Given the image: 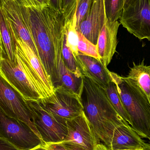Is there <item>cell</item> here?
Listing matches in <instances>:
<instances>
[{
	"mask_svg": "<svg viewBox=\"0 0 150 150\" xmlns=\"http://www.w3.org/2000/svg\"><path fill=\"white\" fill-rule=\"evenodd\" d=\"M36 1H38L39 2L41 3L42 4L48 3L46 0H36Z\"/></svg>",
	"mask_w": 150,
	"mask_h": 150,
	"instance_id": "obj_32",
	"label": "cell"
},
{
	"mask_svg": "<svg viewBox=\"0 0 150 150\" xmlns=\"http://www.w3.org/2000/svg\"><path fill=\"white\" fill-rule=\"evenodd\" d=\"M104 2L108 21L114 22L120 19L123 12L124 0H104Z\"/></svg>",
	"mask_w": 150,
	"mask_h": 150,
	"instance_id": "obj_23",
	"label": "cell"
},
{
	"mask_svg": "<svg viewBox=\"0 0 150 150\" xmlns=\"http://www.w3.org/2000/svg\"><path fill=\"white\" fill-rule=\"evenodd\" d=\"M0 1V11L8 19L15 34L18 38L26 43L38 56L36 46L24 21L18 0Z\"/></svg>",
	"mask_w": 150,
	"mask_h": 150,
	"instance_id": "obj_12",
	"label": "cell"
},
{
	"mask_svg": "<svg viewBox=\"0 0 150 150\" xmlns=\"http://www.w3.org/2000/svg\"><path fill=\"white\" fill-rule=\"evenodd\" d=\"M45 145L46 150H86L76 144L63 142L45 144Z\"/></svg>",
	"mask_w": 150,
	"mask_h": 150,
	"instance_id": "obj_27",
	"label": "cell"
},
{
	"mask_svg": "<svg viewBox=\"0 0 150 150\" xmlns=\"http://www.w3.org/2000/svg\"><path fill=\"white\" fill-rule=\"evenodd\" d=\"M146 143L130 126L123 125L114 133L110 150L140 149L145 148Z\"/></svg>",
	"mask_w": 150,
	"mask_h": 150,
	"instance_id": "obj_16",
	"label": "cell"
},
{
	"mask_svg": "<svg viewBox=\"0 0 150 150\" xmlns=\"http://www.w3.org/2000/svg\"><path fill=\"white\" fill-rule=\"evenodd\" d=\"M47 2L48 3V0H46Z\"/></svg>",
	"mask_w": 150,
	"mask_h": 150,
	"instance_id": "obj_37",
	"label": "cell"
},
{
	"mask_svg": "<svg viewBox=\"0 0 150 150\" xmlns=\"http://www.w3.org/2000/svg\"><path fill=\"white\" fill-rule=\"evenodd\" d=\"M130 68L128 75L123 79L139 92L150 104V65H144V60L141 64Z\"/></svg>",
	"mask_w": 150,
	"mask_h": 150,
	"instance_id": "obj_17",
	"label": "cell"
},
{
	"mask_svg": "<svg viewBox=\"0 0 150 150\" xmlns=\"http://www.w3.org/2000/svg\"><path fill=\"white\" fill-rule=\"evenodd\" d=\"M68 134L63 142L76 144L86 150H94L101 143L85 114L67 120Z\"/></svg>",
	"mask_w": 150,
	"mask_h": 150,
	"instance_id": "obj_11",
	"label": "cell"
},
{
	"mask_svg": "<svg viewBox=\"0 0 150 150\" xmlns=\"http://www.w3.org/2000/svg\"><path fill=\"white\" fill-rule=\"evenodd\" d=\"M7 20L11 33L14 50L18 54L44 98L50 96L54 92L55 87L45 71L40 60L26 43L17 37L10 24Z\"/></svg>",
	"mask_w": 150,
	"mask_h": 150,
	"instance_id": "obj_6",
	"label": "cell"
},
{
	"mask_svg": "<svg viewBox=\"0 0 150 150\" xmlns=\"http://www.w3.org/2000/svg\"><path fill=\"white\" fill-rule=\"evenodd\" d=\"M40 100L53 114L66 120L76 118L84 112L81 97L60 86L55 87L52 95Z\"/></svg>",
	"mask_w": 150,
	"mask_h": 150,
	"instance_id": "obj_8",
	"label": "cell"
},
{
	"mask_svg": "<svg viewBox=\"0 0 150 150\" xmlns=\"http://www.w3.org/2000/svg\"><path fill=\"white\" fill-rule=\"evenodd\" d=\"M0 136L5 137L20 150L34 149L43 141L26 124L10 118L0 111Z\"/></svg>",
	"mask_w": 150,
	"mask_h": 150,
	"instance_id": "obj_10",
	"label": "cell"
},
{
	"mask_svg": "<svg viewBox=\"0 0 150 150\" xmlns=\"http://www.w3.org/2000/svg\"><path fill=\"white\" fill-rule=\"evenodd\" d=\"M76 14L72 20L65 23V37L67 45L71 49L75 57L79 54L78 49V35L76 29Z\"/></svg>",
	"mask_w": 150,
	"mask_h": 150,
	"instance_id": "obj_21",
	"label": "cell"
},
{
	"mask_svg": "<svg viewBox=\"0 0 150 150\" xmlns=\"http://www.w3.org/2000/svg\"><path fill=\"white\" fill-rule=\"evenodd\" d=\"M1 32V55L6 57L11 62L15 59V51L8 21L0 11Z\"/></svg>",
	"mask_w": 150,
	"mask_h": 150,
	"instance_id": "obj_19",
	"label": "cell"
},
{
	"mask_svg": "<svg viewBox=\"0 0 150 150\" xmlns=\"http://www.w3.org/2000/svg\"><path fill=\"white\" fill-rule=\"evenodd\" d=\"M38 57L55 87L60 85L59 65L65 36L63 11L36 0H18Z\"/></svg>",
	"mask_w": 150,
	"mask_h": 150,
	"instance_id": "obj_1",
	"label": "cell"
},
{
	"mask_svg": "<svg viewBox=\"0 0 150 150\" xmlns=\"http://www.w3.org/2000/svg\"><path fill=\"white\" fill-rule=\"evenodd\" d=\"M15 59L11 61L1 55L0 75L26 100L43 98L38 87L27 71L18 53L15 51Z\"/></svg>",
	"mask_w": 150,
	"mask_h": 150,
	"instance_id": "obj_4",
	"label": "cell"
},
{
	"mask_svg": "<svg viewBox=\"0 0 150 150\" xmlns=\"http://www.w3.org/2000/svg\"><path fill=\"white\" fill-rule=\"evenodd\" d=\"M59 86L81 97L83 89L84 77H78L70 71L65 66L63 59L59 63Z\"/></svg>",
	"mask_w": 150,
	"mask_h": 150,
	"instance_id": "obj_18",
	"label": "cell"
},
{
	"mask_svg": "<svg viewBox=\"0 0 150 150\" xmlns=\"http://www.w3.org/2000/svg\"><path fill=\"white\" fill-rule=\"evenodd\" d=\"M80 70L87 77L105 90L113 79V72H110L100 60L79 52L76 56Z\"/></svg>",
	"mask_w": 150,
	"mask_h": 150,
	"instance_id": "obj_14",
	"label": "cell"
},
{
	"mask_svg": "<svg viewBox=\"0 0 150 150\" xmlns=\"http://www.w3.org/2000/svg\"><path fill=\"white\" fill-rule=\"evenodd\" d=\"M105 91L114 109L123 120L131 127L132 122L131 118L125 108L121 98L118 93L116 83L113 79Z\"/></svg>",
	"mask_w": 150,
	"mask_h": 150,
	"instance_id": "obj_20",
	"label": "cell"
},
{
	"mask_svg": "<svg viewBox=\"0 0 150 150\" xmlns=\"http://www.w3.org/2000/svg\"><path fill=\"white\" fill-rule=\"evenodd\" d=\"M62 56L65 66L70 71L78 77H83L84 76L80 70L76 58L74 55L71 49L67 45L65 36L63 46Z\"/></svg>",
	"mask_w": 150,
	"mask_h": 150,
	"instance_id": "obj_22",
	"label": "cell"
},
{
	"mask_svg": "<svg viewBox=\"0 0 150 150\" xmlns=\"http://www.w3.org/2000/svg\"><path fill=\"white\" fill-rule=\"evenodd\" d=\"M0 111L6 116L26 124L42 141L26 100L1 77L0 79Z\"/></svg>",
	"mask_w": 150,
	"mask_h": 150,
	"instance_id": "obj_9",
	"label": "cell"
},
{
	"mask_svg": "<svg viewBox=\"0 0 150 150\" xmlns=\"http://www.w3.org/2000/svg\"><path fill=\"white\" fill-rule=\"evenodd\" d=\"M120 24L119 20L110 22L107 18L99 36L97 45L98 52L100 61L106 67L111 63L116 52L117 33Z\"/></svg>",
	"mask_w": 150,
	"mask_h": 150,
	"instance_id": "obj_15",
	"label": "cell"
},
{
	"mask_svg": "<svg viewBox=\"0 0 150 150\" xmlns=\"http://www.w3.org/2000/svg\"><path fill=\"white\" fill-rule=\"evenodd\" d=\"M145 149L147 150H150V145L149 143H147V145L145 147Z\"/></svg>",
	"mask_w": 150,
	"mask_h": 150,
	"instance_id": "obj_34",
	"label": "cell"
},
{
	"mask_svg": "<svg viewBox=\"0 0 150 150\" xmlns=\"http://www.w3.org/2000/svg\"><path fill=\"white\" fill-rule=\"evenodd\" d=\"M48 4L54 8L63 11V0H48Z\"/></svg>",
	"mask_w": 150,
	"mask_h": 150,
	"instance_id": "obj_29",
	"label": "cell"
},
{
	"mask_svg": "<svg viewBox=\"0 0 150 150\" xmlns=\"http://www.w3.org/2000/svg\"><path fill=\"white\" fill-rule=\"evenodd\" d=\"M77 0H63V11L65 23L72 20L76 14Z\"/></svg>",
	"mask_w": 150,
	"mask_h": 150,
	"instance_id": "obj_26",
	"label": "cell"
},
{
	"mask_svg": "<svg viewBox=\"0 0 150 150\" xmlns=\"http://www.w3.org/2000/svg\"><path fill=\"white\" fill-rule=\"evenodd\" d=\"M113 79L125 108L131 118V127L142 138L150 141V104L122 76L113 73Z\"/></svg>",
	"mask_w": 150,
	"mask_h": 150,
	"instance_id": "obj_3",
	"label": "cell"
},
{
	"mask_svg": "<svg viewBox=\"0 0 150 150\" xmlns=\"http://www.w3.org/2000/svg\"><path fill=\"white\" fill-rule=\"evenodd\" d=\"M81 97L84 112L95 134L109 148L114 131L120 126L130 125L114 109L105 89L87 77L84 76Z\"/></svg>",
	"mask_w": 150,
	"mask_h": 150,
	"instance_id": "obj_2",
	"label": "cell"
},
{
	"mask_svg": "<svg viewBox=\"0 0 150 150\" xmlns=\"http://www.w3.org/2000/svg\"><path fill=\"white\" fill-rule=\"evenodd\" d=\"M26 102L44 144L63 142L68 134L67 120L54 115L40 100Z\"/></svg>",
	"mask_w": 150,
	"mask_h": 150,
	"instance_id": "obj_5",
	"label": "cell"
},
{
	"mask_svg": "<svg viewBox=\"0 0 150 150\" xmlns=\"http://www.w3.org/2000/svg\"><path fill=\"white\" fill-rule=\"evenodd\" d=\"M120 23L140 40L150 41V0H132L125 5Z\"/></svg>",
	"mask_w": 150,
	"mask_h": 150,
	"instance_id": "obj_7",
	"label": "cell"
},
{
	"mask_svg": "<svg viewBox=\"0 0 150 150\" xmlns=\"http://www.w3.org/2000/svg\"><path fill=\"white\" fill-rule=\"evenodd\" d=\"M0 150H20L8 139L0 136Z\"/></svg>",
	"mask_w": 150,
	"mask_h": 150,
	"instance_id": "obj_28",
	"label": "cell"
},
{
	"mask_svg": "<svg viewBox=\"0 0 150 150\" xmlns=\"http://www.w3.org/2000/svg\"><path fill=\"white\" fill-rule=\"evenodd\" d=\"M28 150H46V149L45 145V144H41L34 149H32Z\"/></svg>",
	"mask_w": 150,
	"mask_h": 150,
	"instance_id": "obj_31",
	"label": "cell"
},
{
	"mask_svg": "<svg viewBox=\"0 0 150 150\" xmlns=\"http://www.w3.org/2000/svg\"><path fill=\"white\" fill-rule=\"evenodd\" d=\"M149 144H150V141H149Z\"/></svg>",
	"mask_w": 150,
	"mask_h": 150,
	"instance_id": "obj_36",
	"label": "cell"
},
{
	"mask_svg": "<svg viewBox=\"0 0 150 150\" xmlns=\"http://www.w3.org/2000/svg\"><path fill=\"white\" fill-rule=\"evenodd\" d=\"M94 150H110L105 144H99L95 147Z\"/></svg>",
	"mask_w": 150,
	"mask_h": 150,
	"instance_id": "obj_30",
	"label": "cell"
},
{
	"mask_svg": "<svg viewBox=\"0 0 150 150\" xmlns=\"http://www.w3.org/2000/svg\"><path fill=\"white\" fill-rule=\"evenodd\" d=\"M78 32V52L85 55L94 57L100 60V57L98 52L97 45L88 40L84 36L80 33Z\"/></svg>",
	"mask_w": 150,
	"mask_h": 150,
	"instance_id": "obj_24",
	"label": "cell"
},
{
	"mask_svg": "<svg viewBox=\"0 0 150 150\" xmlns=\"http://www.w3.org/2000/svg\"><path fill=\"white\" fill-rule=\"evenodd\" d=\"M106 18L104 0H93L88 16L76 29L88 40L97 45Z\"/></svg>",
	"mask_w": 150,
	"mask_h": 150,
	"instance_id": "obj_13",
	"label": "cell"
},
{
	"mask_svg": "<svg viewBox=\"0 0 150 150\" xmlns=\"http://www.w3.org/2000/svg\"><path fill=\"white\" fill-rule=\"evenodd\" d=\"M93 0H77L76 28L89 14Z\"/></svg>",
	"mask_w": 150,
	"mask_h": 150,
	"instance_id": "obj_25",
	"label": "cell"
},
{
	"mask_svg": "<svg viewBox=\"0 0 150 150\" xmlns=\"http://www.w3.org/2000/svg\"><path fill=\"white\" fill-rule=\"evenodd\" d=\"M132 0H124V7L125 6V5L127 4L129 2L131 1Z\"/></svg>",
	"mask_w": 150,
	"mask_h": 150,
	"instance_id": "obj_33",
	"label": "cell"
},
{
	"mask_svg": "<svg viewBox=\"0 0 150 150\" xmlns=\"http://www.w3.org/2000/svg\"><path fill=\"white\" fill-rule=\"evenodd\" d=\"M147 150L145 148H142L141 149H136V150Z\"/></svg>",
	"mask_w": 150,
	"mask_h": 150,
	"instance_id": "obj_35",
	"label": "cell"
}]
</instances>
